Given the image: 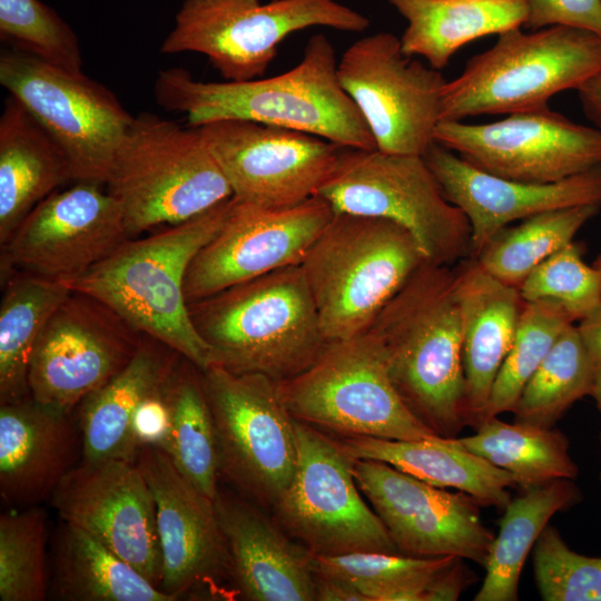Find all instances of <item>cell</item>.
Here are the masks:
<instances>
[{"mask_svg": "<svg viewBox=\"0 0 601 601\" xmlns=\"http://www.w3.org/2000/svg\"><path fill=\"white\" fill-rule=\"evenodd\" d=\"M338 60L323 33L309 38L293 69L247 81H200L184 68L159 71L154 95L164 109L184 114L189 126L250 120L307 132L343 148L372 150L375 140L342 88Z\"/></svg>", "mask_w": 601, "mask_h": 601, "instance_id": "1", "label": "cell"}, {"mask_svg": "<svg viewBox=\"0 0 601 601\" xmlns=\"http://www.w3.org/2000/svg\"><path fill=\"white\" fill-rule=\"evenodd\" d=\"M367 331L410 411L436 435L456 437L467 422L454 268L422 264Z\"/></svg>", "mask_w": 601, "mask_h": 601, "instance_id": "2", "label": "cell"}, {"mask_svg": "<svg viewBox=\"0 0 601 601\" xmlns=\"http://www.w3.org/2000/svg\"><path fill=\"white\" fill-rule=\"evenodd\" d=\"M231 198L184 223L126 239L88 270L62 283L105 304L135 329L204 371L213 365L211 351L193 325L184 282L195 255L223 226Z\"/></svg>", "mask_w": 601, "mask_h": 601, "instance_id": "3", "label": "cell"}, {"mask_svg": "<svg viewBox=\"0 0 601 601\" xmlns=\"http://www.w3.org/2000/svg\"><path fill=\"white\" fill-rule=\"evenodd\" d=\"M213 364L276 382L305 371L327 339L300 264L242 282L188 303Z\"/></svg>", "mask_w": 601, "mask_h": 601, "instance_id": "4", "label": "cell"}, {"mask_svg": "<svg viewBox=\"0 0 601 601\" xmlns=\"http://www.w3.org/2000/svg\"><path fill=\"white\" fill-rule=\"evenodd\" d=\"M106 187L121 205L130 238L189 220L233 197L199 129L148 111L134 116Z\"/></svg>", "mask_w": 601, "mask_h": 601, "instance_id": "5", "label": "cell"}, {"mask_svg": "<svg viewBox=\"0 0 601 601\" xmlns=\"http://www.w3.org/2000/svg\"><path fill=\"white\" fill-rule=\"evenodd\" d=\"M425 262L397 223L334 213L300 264L327 342L365 333Z\"/></svg>", "mask_w": 601, "mask_h": 601, "instance_id": "6", "label": "cell"}, {"mask_svg": "<svg viewBox=\"0 0 601 601\" xmlns=\"http://www.w3.org/2000/svg\"><path fill=\"white\" fill-rule=\"evenodd\" d=\"M600 69L601 37L591 31L564 26L509 29L445 83L441 121L546 107L551 97L577 90Z\"/></svg>", "mask_w": 601, "mask_h": 601, "instance_id": "7", "label": "cell"}, {"mask_svg": "<svg viewBox=\"0 0 601 601\" xmlns=\"http://www.w3.org/2000/svg\"><path fill=\"white\" fill-rule=\"evenodd\" d=\"M317 196L335 213L390 219L406 228L427 262L471 256V228L450 203L423 156L344 148Z\"/></svg>", "mask_w": 601, "mask_h": 601, "instance_id": "8", "label": "cell"}, {"mask_svg": "<svg viewBox=\"0 0 601 601\" xmlns=\"http://www.w3.org/2000/svg\"><path fill=\"white\" fill-rule=\"evenodd\" d=\"M278 390L295 420L344 436L420 440L436 435L401 398L384 351L370 331L327 342L305 371L278 382Z\"/></svg>", "mask_w": 601, "mask_h": 601, "instance_id": "9", "label": "cell"}, {"mask_svg": "<svg viewBox=\"0 0 601 601\" xmlns=\"http://www.w3.org/2000/svg\"><path fill=\"white\" fill-rule=\"evenodd\" d=\"M361 32L362 13L336 0H185L160 52L204 55L227 81L262 78L284 39L309 27Z\"/></svg>", "mask_w": 601, "mask_h": 601, "instance_id": "10", "label": "cell"}, {"mask_svg": "<svg viewBox=\"0 0 601 601\" xmlns=\"http://www.w3.org/2000/svg\"><path fill=\"white\" fill-rule=\"evenodd\" d=\"M214 418L219 475L244 496L274 508L297 466L295 418L278 382L213 364L201 371Z\"/></svg>", "mask_w": 601, "mask_h": 601, "instance_id": "11", "label": "cell"}, {"mask_svg": "<svg viewBox=\"0 0 601 601\" xmlns=\"http://www.w3.org/2000/svg\"><path fill=\"white\" fill-rule=\"evenodd\" d=\"M0 83L58 142L75 181L106 185L134 119L109 88L14 48L0 55Z\"/></svg>", "mask_w": 601, "mask_h": 601, "instance_id": "12", "label": "cell"}, {"mask_svg": "<svg viewBox=\"0 0 601 601\" xmlns=\"http://www.w3.org/2000/svg\"><path fill=\"white\" fill-rule=\"evenodd\" d=\"M297 466L273 508L289 536L313 554L400 553L381 519L362 499L352 460L314 426L295 420Z\"/></svg>", "mask_w": 601, "mask_h": 601, "instance_id": "13", "label": "cell"}, {"mask_svg": "<svg viewBox=\"0 0 601 601\" xmlns=\"http://www.w3.org/2000/svg\"><path fill=\"white\" fill-rule=\"evenodd\" d=\"M413 58L393 33L377 32L355 41L338 60L341 86L384 152L423 156L441 121L447 81Z\"/></svg>", "mask_w": 601, "mask_h": 601, "instance_id": "14", "label": "cell"}, {"mask_svg": "<svg viewBox=\"0 0 601 601\" xmlns=\"http://www.w3.org/2000/svg\"><path fill=\"white\" fill-rule=\"evenodd\" d=\"M142 338L105 304L71 292L35 346L28 374L30 397L71 414L131 361Z\"/></svg>", "mask_w": 601, "mask_h": 601, "instance_id": "15", "label": "cell"}, {"mask_svg": "<svg viewBox=\"0 0 601 601\" xmlns=\"http://www.w3.org/2000/svg\"><path fill=\"white\" fill-rule=\"evenodd\" d=\"M136 463L151 491L162 559L159 590L180 599L228 600L237 593L227 542L214 501L200 493L152 445H141Z\"/></svg>", "mask_w": 601, "mask_h": 601, "instance_id": "16", "label": "cell"}, {"mask_svg": "<svg viewBox=\"0 0 601 601\" xmlns=\"http://www.w3.org/2000/svg\"><path fill=\"white\" fill-rule=\"evenodd\" d=\"M434 141L484 173L523 183L558 181L601 162V129L549 106L490 124L443 120Z\"/></svg>", "mask_w": 601, "mask_h": 601, "instance_id": "17", "label": "cell"}, {"mask_svg": "<svg viewBox=\"0 0 601 601\" xmlns=\"http://www.w3.org/2000/svg\"><path fill=\"white\" fill-rule=\"evenodd\" d=\"M197 128L233 197L267 208L293 207L317 195L344 149L307 132L250 120L224 119Z\"/></svg>", "mask_w": 601, "mask_h": 601, "instance_id": "18", "label": "cell"}, {"mask_svg": "<svg viewBox=\"0 0 601 601\" xmlns=\"http://www.w3.org/2000/svg\"><path fill=\"white\" fill-rule=\"evenodd\" d=\"M130 238L106 185L77 180L39 203L1 246V278L13 270L70 280Z\"/></svg>", "mask_w": 601, "mask_h": 601, "instance_id": "19", "label": "cell"}, {"mask_svg": "<svg viewBox=\"0 0 601 601\" xmlns=\"http://www.w3.org/2000/svg\"><path fill=\"white\" fill-rule=\"evenodd\" d=\"M334 213L317 195L286 208L262 207L233 197L223 226L188 266L184 282L187 302L302 264Z\"/></svg>", "mask_w": 601, "mask_h": 601, "instance_id": "20", "label": "cell"}, {"mask_svg": "<svg viewBox=\"0 0 601 601\" xmlns=\"http://www.w3.org/2000/svg\"><path fill=\"white\" fill-rule=\"evenodd\" d=\"M351 460L361 493L400 553L452 555L485 566L495 535L482 522L481 505L472 496L431 485L380 461Z\"/></svg>", "mask_w": 601, "mask_h": 601, "instance_id": "21", "label": "cell"}, {"mask_svg": "<svg viewBox=\"0 0 601 601\" xmlns=\"http://www.w3.org/2000/svg\"><path fill=\"white\" fill-rule=\"evenodd\" d=\"M50 499L61 521L98 539L159 588L162 559L155 502L136 462H80Z\"/></svg>", "mask_w": 601, "mask_h": 601, "instance_id": "22", "label": "cell"}, {"mask_svg": "<svg viewBox=\"0 0 601 601\" xmlns=\"http://www.w3.org/2000/svg\"><path fill=\"white\" fill-rule=\"evenodd\" d=\"M423 158L446 199L469 220L472 258L514 220L575 206L601 208V162L568 178L538 184L484 173L435 141Z\"/></svg>", "mask_w": 601, "mask_h": 601, "instance_id": "23", "label": "cell"}, {"mask_svg": "<svg viewBox=\"0 0 601 601\" xmlns=\"http://www.w3.org/2000/svg\"><path fill=\"white\" fill-rule=\"evenodd\" d=\"M217 522L230 553L236 590L250 601H314L311 552L294 544L250 501L218 487Z\"/></svg>", "mask_w": 601, "mask_h": 601, "instance_id": "24", "label": "cell"}, {"mask_svg": "<svg viewBox=\"0 0 601 601\" xmlns=\"http://www.w3.org/2000/svg\"><path fill=\"white\" fill-rule=\"evenodd\" d=\"M455 270L467 426L486 420L491 391L509 354L524 304L520 290L467 257Z\"/></svg>", "mask_w": 601, "mask_h": 601, "instance_id": "25", "label": "cell"}, {"mask_svg": "<svg viewBox=\"0 0 601 601\" xmlns=\"http://www.w3.org/2000/svg\"><path fill=\"white\" fill-rule=\"evenodd\" d=\"M70 414L31 397L0 406V493L12 505H37L51 496L77 464Z\"/></svg>", "mask_w": 601, "mask_h": 601, "instance_id": "26", "label": "cell"}, {"mask_svg": "<svg viewBox=\"0 0 601 601\" xmlns=\"http://www.w3.org/2000/svg\"><path fill=\"white\" fill-rule=\"evenodd\" d=\"M181 355L144 335L131 361L78 406L81 462H136L132 421L142 400L170 376Z\"/></svg>", "mask_w": 601, "mask_h": 601, "instance_id": "27", "label": "cell"}, {"mask_svg": "<svg viewBox=\"0 0 601 601\" xmlns=\"http://www.w3.org/2000/svg\"><path fill=\"white\" fill-rule=\"evenodd\" d=\"M70 181L73 173L65 151L9 95L0 117L1 246L39 203Z\"/></svg>", "mask_w": 601, "mask_h": 601, "instance_id": "28", "label": "cell"}, {"mask_svg": "<svg viewBox=\"0 0 601 601\" xmlns=\"http://www.w3.org/2000/svg\"><path fill=\"white\" fill-rule=\"evenodd\" d=\"M456 437L344 436L334 441L351 459L380 461L431 485L464 492L481 506L504 510L511 501L509 489L516 486L513 476L467 451Z\"/></svg>", "mask_w": 601, "mask_h": 601, "instance_id": "29", "label": "cell"}, {"mask_svg": "<svg viewBox=\"0 0 601 601\" xmlns=\"http://www.w3.org/2000/svg\"><path fill=\"white\" fill-rule=\"evenodd\" d=\"M407 21L402 51L437 70L464 45L523 26L526 0H388Z\"/></svg>", "mask_w": 601, "mask_h": 601, "instance_id": "30", "label": "cell"}, {"mask_svg": "<svg viewBox=\"0 0 601 601\" xmlns=\"http://www.w3.org/2000/svg\"><path fill=\"white\" fill-rule=\"evenodd\" d=\"M50 588L65 601H174L98 539L65 521L56 534Z\"/></svg>", "mask_w": 601, "mask_h": 601, "instance_id": "31", "label": "cell"}, {"mask_svg": "<svg viewBox=\"0 0 601 601\" xmlns=\"http://www.w3.org/2000/svg\"><path fill=\"white\" fill-rule=\"evenodd\" d=\"M581 500L580 489L569 479L525 490L511 499L503 510L474 601H516L523 565L542 531L555 513Z\"/></svg>", "mask_w": 601, "mask_h": 601, "instance_id": "32", "label": "cell"}, {"mask_svg": "<svg viewBox=\"0 0 601 601\" xmlns=\"http://www.w3.org/2000/svg\"><path fill=\"white\" fill-rule=\"evenodd\" d=\"M0 403L30 397L32 353L47 322L71 294L62 282L13 270L1 278Z\"/></svg>", "mask_w": 601, "mask_h": 601, "instance_id": "33", "label": "cell"}, {"mask_svg": "<svg viewBox=\"0 0 601 601\" xmlns=\"http://www.w3.org/2000/svg\"><path fill=\"white\" fill-rule=\"evenodd\" d=\"M456 439L467 451L509 472L523 491L579 475L568 437L554 427L506 423L494 416L473 435Z\"/></svg>", "mask_w": 601, "mask_h": 601, "instance_id": "34", "label": "cell"}, {"mask_svg": "<svg viewBox=\"0 0 601 601\" xmlns=\"http://www.w3.org/2000/svg\"><path fill=\"white\" fill-rule=\"evenodd\" d=\"M166 395L170 436L165 453L200 493L214 501L219 487V462L201 371L181 356L166 383Z\"/></svg>", "mask_w": 601, "mask_h": 601, "instance_id": "35", "label": "cell"}, {"mask_svg": "<svg viewBox=\"0 0 601 601\" xmlns=\"http://www.w3.org/2000/svg\"><path fill=\"white\" fill-rule=\"evenodd\" d=\"M600 209L587 205L531 216L497 231L474 259L493 277L519 288L540 263L573 242Z\"/></svg>", "mask_w": 601, "mask_h": 601, "instance_id": "36", "label": "cell"}, {"mask_svg": "<svg viewBox=\"0 0 601 601\" xmlns=\"http://www.w3.org/2000/svg\"><path fill=\"white\" fill-rule=\"evenodd\" d=\"M595 365L577 326H569L526 382L513 410L515 423L550 428L590 395Z\"/></svg>", "mask_w": 601, "mask_h": 601, "instance_id": "37", "label": "cell"}, {"mask_svg": "<svg viewBox=\"0 0 601 601\" xmlns=\"http://www.w3.org/2000/svg\"><path fill=\"white\" fill-rule=\"evenodd\" d=\"M311 554L315 573L353 583L367 601H423L431 580L457 558H421L377 551Z\"/></svg>", "mask_w": 601, "mask_h": 601, "instance_id": "38", "label": "cell"}, {"mask_svg": "<svg viewBox=\"0 0 601 601\" xmlns=\"http://www.w3.org/2000/svg\"><path fill=\"white\" fill-rule=\"evenodd\" d=\"M572 324V317L555 300L524 302L512 347L491 391L486 418L512 412L526 382Z\"/></svg>", "mask_w": 601, "mask_h": 601, "instance_id": "39", "label": "cell"}, {"mask_svg": "<svg viewBox=\"0 0 601 601\" xmlns=\"http://www.w3.org/2000/svg\"><path fill=\"white\" fill-rule=\"evenodd\" d=\"M46 514L37 505L0 516L1 601H42L48 594Z\"/></svg>", "mask_w": 601, "mask_h": 601, "instance_id": "40", "label": "cell"}, {"mask_svg": "<svg viewBox=\"0 0 601 601\" xmlns=\"http://www.w3.org/2000/svg\"><path fill=\"white\" fill-rule=\"evenodd\" d=\"M0 38L46 62L82 71L79 39L71 27L39 0H0Z\"/></svg>", "mask_w": 601, "mask_h": 601, "instance_id": "41", "label": "cell"}, {"mask_svg": "<svg viewBox=\"0 0 601 601\" xmlns=\"http://www.w3.org/2000/svg\"><path fill=\"white\" fill-rule=\"evenodd\" d=\"M582 246L565 245L540 263L519 287L524 302L551 299L580 321L601 304V273L583 258Z\"/></svg>", "mask_w": 601, "mask_h": 601, "instance_id": "42", "label": "cell"}, {"mask_svg": "<svg viewBox=\"0 0 601 601\" xmlns=\"http://www.w3.org/2000/svg\"><path fill=\"white\" fill-rule=\"evenodd\" d=\"M533 571L544 601H601V558L580 554L546 525L533 548Z\"/></svg>", "mask_w": 601, "mask_h": 601, "instance_id": "43", "label": "cell"}, {"mask_svg": "<svg viewBox=\"0 0 601 601\" xmlns=\"http://www.w3.org/2000/svg\"><path fill=\"white\" fill-rule=\"evenodd\" d=\"M529 13L523 27L539 30L564 26L601 37V0H526Z\"/></svg>", "mask_w": 601, "mask_h": 601, "instance_id": "44", "label": "cell"}, {"mask_svg": "<svg viewBox=\"0 0 601 601\" xmlns=\"http://www.w3.org/2000/svg\"><path fill=\"white\" fill-rule=\"evenodd\" d=\"M167 381L146 396L135 413L132 431L139 447L147 444L164 452L167 451L170 436V411L166 395Z\"/></svg>", "mask_w": 601, "mask_h": 601, "instance_id": "45", "label": "cell"}, {"mask_svg": "<svg viewBox=\"0 0 601 601\" xmlns=\"http://www.w3.org/2000/svg\"><path fill=\"white\" fill-rule=\"evenodd\" d=\"M475 581L476 577L464 563V559L456 558L431 580L423 601H455Z\"/></svg>", "mask_w": 601, "mask_h": 601, "instance_id": "46", "label": "cell"}, {"mask_svg": "<svg viewBox=\"0 0 601 601\" xmlns=\"http://www.w3.org/2000/svg\"><path fill=\"white\" fill-rule=\"evenodd\" d=\"M315 600L367 601L366 597L353 583L321 573H315Z\"/></svg>", "mask_w": 601, "mask_h": 601, "instance_id": "47", "label": "cell"}, {"mask_svg": "<svg viewBox=\"0 0 601 601\" xmlns=\"http://www.w3.org/2000/svg\"><path fill=\"white\" fill-rule=\"evenodd\" d=\"M595 366L601 364V304L575 325Z\"/></svg>", "mask_w": 601, "mask_h": 601, "instance_id": "48", "label": "cell"}, {"mask_svg": "<svg viewBox=\"0 0 601 601\" xmlns=\"http://www.w3.org/2000/svg\"><path fill=\"white\" fill-rule=\"evenodd\" d=\"M577 91L584 115L601 129V69L588 78Z\"/></svg>", "mask_w": 601, "mask_h": 601, "instance_id": "49", "label": "cell"}, {"mask_svg": "<svg viewBox=\"0 0 601 601\" xmlns=\"http://www.w3.org/2000/svg\"><path fill=\"white\" fill-rule=\"evenodd\" d=\"M590 396L593 397L597 404V407L599 412L601 413V364L595 367ZM600 441H601V434H600Z\"/></svg>", "mask_w": 601, "mask_h": 601, "instance_id": "50", "label": "cell"}, {"mask_svg": "<svg viewBox=\"0 0 601 601\" xmlns=\"http://www.w3.org/2000/svg\"><path fill=\"white\" fill-rule=\"evenodd\" d=\"M593 266H595L601 273V254H599L598 257L594 259Z\"/></svg>", "mask_w": 601, "mask_h": 601, "instance_id": "51", "label": "cell"}, {"mask_svg": "<svg viewBox=\"0 0 601 601\" xmlns=\"http://www.w3.org/2000/svg\"><path fill=\"white\" fill-rule=\"evenodd\" d=\"M600 481H601V474H600Z\"/></svg>", "mask_w": 601, "mask_h": 601, "instance_id": "52", "label": "cell"}]
</instances>
